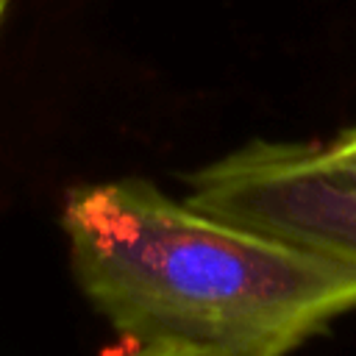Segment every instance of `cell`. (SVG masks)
<instances>
[{
  "label": "cell",
  "mask_w": 356,
  "mask_h": 356,
  "mask_svg": "<svg viewBox=\"0 0 356 356\" xmlns=\"http://www.w3.org/2000/svg\"><path fill=\"white\" fill-rule=\"evenodd\" d=\"M186 184V200L209 214L356 267V172L334 164L323 145L250 142Z\"/></svg>",
  "instance_id": "2"
},
{
  "label": "cell",
  "mask_w": 356,
  "mask_h": 356,
  "mask_svg": "<svg viewBox=\"0 0 356 356\" xmlns=\"http://www.w3.org/2000/svg\"><path fill=\"white\" fill-rule=\"evenodd\" d=\"M61 225L81 289L139 348L286 356L356 309L353 264L142 178L72 189Z\"/></svg>",
  "instance_id": "1"
},
{
  "label": "cell",
  "mask_w": 356,
  "mask_h": 356,
  "mask_svg": "<svg viewBox=\"0 0 356 356\" xmlns=\"http://www.w3.org/2000/svg\"><path fill=\"white\" fill-rule=\"evenodd\" d=\"M6 6H8V0H0V19H3V11H6Z\"/></svg>",
  "instance_id": "5"
},
{
  "label": "cell",
  "mask_w": 356,
  "mask_h": 356,
  "mask_svg": "<svg viewBox=\"0 0 356 356\" xmlns=\"http://www.w3.org/2000/svg\"><path fill=\"white\" fill-rule=\"evenodd\" d=\"M323 147H325V153H328V159H331L334 164H339V167L356 172V125L348 128V131H342L337 139H331V142L323 145Z\"/></svg>",
  "instance_id": "3"
},
{
  "label": "cell",
  "mask_w": 356,
  "mask_h": 356,
  "mask_svg": "<svg viewBox=\"0 0 356 356\" xmlns=\"http://www.w3.org/2000/svg\"><path fill=\"white\" fill-rule=\"evenodd\" d=\"M139 356H211V353L186 350V348H142Z\"/></svg>",
  "instance_id": "4"
}]
</instances>
